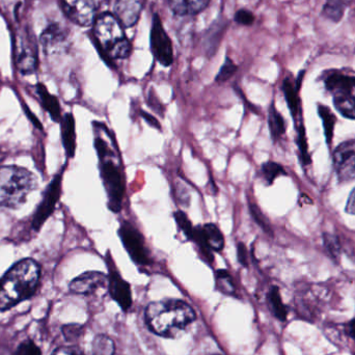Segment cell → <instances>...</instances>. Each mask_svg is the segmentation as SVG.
Returning <instances> with one entry per match:
<instances>
[{"mask_svg": "<svg viewBox=\"0 0 355 355\" xmlns=\"http://www.w3.org/2000/svg\"><path fill=\"white\" fill-rule=\"evenodd\" d=\"M194 320L196 313L182 300H166L152 302L146 310L148 327L160 337H180Z\"/></svg>", "mask_w": 355, "mask_h": 355, "instance_id": "1", "label": "cell"}, {"mask_svg": "<svg viewBox=\"0 0 355 355\" xmlns=\"http://www.w3.org/2000/svg\"><path fill=\"white\" fill-rule=\"evenodd\" d=\"M41 269L33 259L16 263L0 279V311L12 309L31 297L39 285Z\"/></svg>", "mask_w": 355, "mask_h": 355, "instance_id": "2", "label": "cell"}, {"mask_svg": "<svg viewBox=\"0 0 355 355\" xmlns=\"http://www.w3.org/2000/svg\"><path fill=\"white\" fill-rule=\"evenodd\" d=\"M95 149L100 162V174L107 193L108 208L112 212L120 213L125 196V180L119 158V151L114 152L105 139L97 135Z\"/></svg>", "mask_w": 355, "mask_h": 355, "instance_id": "3", "label": "cell"}, {"mask_svg": "<svg viewBox=\"0 0 355 355\" xmlns=\"http://www.w3.org/2000/svg\"><path fill=\"white\" fill-rule=\"evenodd\" d=\"M94 35L100 49L110 60H125L132 51V45L126 37L124 26L110 12H104L96 18Z\"/></svg>", "mask_w": 355, "mask_h": 355, "instance_id": "4", "label": "cell"}, {"mask_svg": "<svg viewBox=\"0 0 355 355\" xmlns=\"http://www.w3.org/2000/svg\"><path fill=\"white\" fill-rule=\"evenodd\" d=\"M35 188L37 179L26 168L15 166L0 168V207L19 208Z\"/></svg>", "mask_w": 355, "mask_h": 355, "instance_id": "5", "label": "cell"}, {"mask_svg": "<svg viewBox=\"0 0 355 355\" xmlns=\"http://www.w3.org/2000/svg\"><path fill=\"white\" fill-rule=\"evenodd\" d=\"M118 233L123 246L135 264L139 266L152 264L151 254L146 244L145 237L131 221H121Z\"/></svg>", "mask_w": 355, "mask_h": 355, "instance_id": "6", "label": "cell"}, {"mask_svg": "<svg viewBox=\"0 0 355 355\" xmlns=\"http://www.w3.org/2000/svg\"><path fill=\"white\" fill-rule=\"evenodd\" d=\"M198 248L205 262L209 265L214 263L213 252H223L225 248V237L223 232L215 223H205L202 225L194 227L191 240Z\"/></svg>", "mask_w": 355, "mask_h": 355, "instance_id": "7", "label": "cell"}, {"mask_svg": "<svg viewBox=\"0 0 355 355\" xmlns=\"http://www.w3.org/2000/svg\"><path fill=\"white\" fill-rule=\"evenodd\" d=\"M151 48L154 58L164 67L172 66L174 62V50L170 37L166 33L162 19L154 15L151 31Z\"/></svg>", "mask_w": 355, "mask_h": 355, "instance_id": "8", "label": "cell"}, {"mask_svg": "<svg viewBox=\"0 0 355 355\" xmlns=\"http://www.w3.org/2000/svg\"><path fill=\"white\" fill-rule=\"evenodd\" d=\"M106 264L108 267V290L112 300L118 302L124 311L129 310L132 304V292L128 282L123 279L116 270V265L110 252L106 254Z\"/></svg>", "mask_w": 355, "mask_h": 355, "instance_id": "9", "label": "cell"}, {"mask_svg": "<svg viewBox=\"0 0 355 355\" xmlns=\"http://www.w3.org/2000/svg\"><path fill=\"white\" fill-rule=\"evenodd\" d=\"M37 46L31 31H24L16 46V66L22 74H31L37 69Z\"/></svg>", "mask_w": 355, "mask_h": 355, "instance_id": "10", "label": "cell"}, {"mask_svg": "<svg viewBox=\"0 0 355 355\" xmlns=\"http://www.w3.org/2000/svg\"><path fill=\"white\" fill-rule=\"evenodd\" d=\"M62 8L64 15L79 26H91L95 22V0H62Z\"/></svg>", "mask_w": 355, "mask_h": 355, "instance_id": "11", "label": "cell"}, {"mask_svg": "<svg viewBox=\"0 0 355 355\" xmlns=\"http://www.w3.org/2000/svg\"><path fill=\"white\" fill-rule=\"evenodd\" d=\"M60 193H62V175H58L48 185L45 193H44L43 200L33 216V229L37 231L40 230L43 223L47 220L48 217L52 214L58 200H60Z\"/></svg>", "mask_w": 355, "mask_h": 355, "instance_id": "12", "label": "cell"}, {"mask_svg": "<svg viewBox=\"0 0 355 355\" xmlns=\"http://www.w3.org/2000/svg\"><path fill=\"white\" fill-rule=\"evenodd\" d=\"M334 166L341 181L355 178V141L341 144L334 152Z\"/></svg>", "mask_w": 355, "mask_h": 355, "instance_id": "13", "label": "cell"}, {"mask_svg": "<svg viewBox=\"0 0 355 355\" xmlns=\"http://www.w3.org/2000/svg\"><path fill=\"white\" fill-rule=\"evenodd\" d=\"M106 287H108L107 275L100 271H87L71 282L70 291L79 295H89Z\"/></svg>", "mask_w": 355, "mask_h": 355, "instance_id": "14", "label": "cell"}, {"mask_svg": "<svg viewBox=\"0 0 355 355\" xmlns=\"http://www.w3.org/2000/svg\"><path fill=\"white\" fill-rule=\"evenodd\" d=\"M144 0H116L114 16L124 27H133L141 18Z\"/></svg>", "mask_w": 355, "mask_h": 355, "instance_id": "15", "label": "cell"}, {"mask_svg": "<svg viewBox=\"0 0 355 355\" xmlns=\"http://www.w3.org/2000/svg\"><path fill=\"white\" fill-rule=\"evenodd\" d=\"M66 29L60 23H51L43 31L41 35V43L44 51L47 54L56 53L62 51L67 42Z\"/></svg>", "mask_w": 355, "mask_h": 355, "instance_id": "16", "label": "cell"}, {"mask_svg": "<svg viewBox=\"0 0 355 355\" xmlns=\"http://www.w3.org/2000/svg\"><path fill=\"white\" fill-rule=\"evenodd\" d=\"M62 139L64 151L69 158H73L76 152V125L72 114H66L62 118Z\"/></svg>", "mask_w": 355, "mask_h": 355, "instance_id": "17", "label": "cell"}, {"mask_svg": "<svg viewBox=\"0 0 355 355\" xmlns=\"http://www.w3.org/2000/svg\"><path fill=\"white\" fill-rule=\"evenodd\" d=\"M210 0H168L171 10L178 16H193L202 12Z\"/></svg>", "mask_w": 355, "mask_h": 355, "instance_id": "18", "label": "cell"}, {"mask_svg": "<svg viewBox=\"0 0 355 355\" xmlns=\"http://www.w3.org/2000/svg\"><path fill=\"white\" fill-rule=\"evenodd\" d=\"M35 91L41 100L42 105L50 114L52 120L54 122H60L62 121V108H60L58 98L51 95L46 89L45 85H41V83L37 85Z\"/></svg>", "mask_w": 355, "mask_h": 355, "instance_id": "19", "label": "cell"}, {"mask_svg": "<svg viewBox=\"0 0 355 355\" xmlns=\"http://www.w3.org/2000/svg\"><path fill=\"white\" fill-rule=\"evenodd\" d=\"M355 85V76L341 74V73H331L325 79V87L331 93L346 91Z\"/></svg>", "mask_w": 355, "mask_h": 355, "instance_id": "20", "label": "cell"}, {"mask_svg": "<svg viewBox=\"0 0 355 355\" xmlns=\"http://www.w3.org/2000/svg\"><path fill=\"white\" fill-rule=\"evenodd\" d=\"M268 127L273 141H279L286 132V123L283 116L275 108V104H271L268 110Z\"/></svg>", "mask_w": 355, "mask_h": 355, "instance_id": "21", "label": "cell"}, {"mask_svg": "<svg viewBox=\"0 0 355 355\" xmlns=\"http://www.w3.org/2000/svg\"><path fill=\"white\" fill-rule=\"evenodd\" d=\"M348 0H325L322 8V16L335 23H339L343 19Z\"/></svg>", "mask_w": 355, "mask_h": 355, "instance_id": "22", "label": "cell"}, {"mask_svg": "<svg viewBox=\"0 0 355 355\" xmlns=\"http://www.w3.org/2000/svg\"><path fill=\"white\" fill-rule=\"evenodd\" d=\"M283 92L285 95L286 101H287L288 107L291 112L294 119L300 114V97H298V91L296 85L292 83L291 79L286 78L283 83Z\"/></svg>", "mask_w": 355, "mask_h": 355, "instance_id": "23", "label": "cell"}, {"mask_svg": "<svg viewBox=\"0 0 355 355\" xmlns=\"http://www.w3.org/2000/svg\"><path fill=\"white\" fill-rule=\"evenodd\" d=\"M268 302L270 306L271 312L275 315V318L284 322L287 320L288 308L282 300L281 292L277 287H272L268 293Z\"/></svg>", "mask_w": 355, "mask_h": 355, "instance_id": "24", "label": "cell"}, {"mask_svg": "<svg viewBox=\"0 0 355 355\" xmlns=\"http://www.w3.org/2000/svg\"><path fill=\"white\" fill-rule=\"evenodd\" d=\"M318 112L321 120H322L323 127H324L327 144H331L333 141L334 131H335L336 120L337 119L327 106L319 105Z\"/></svg>", "mask_w": 355, "mask_h": 355, "instance_id": "25", "label": "cell"}, {"mask_svg": "<svg viewBox=\"0 0 355 355\" xmlns=\"http://www.w3.org/2000/svg\"><path fill=\"white\" fill-rule=\"evenodd\" d=\"M215 281H216L217 289L225 295H233L236 291L235 284L233 277L230 275L229 271L225 269H218L215 273Z\"/></svg>", "mask_w": 355, "mask_h": 355, "instance_id": "26", "label": "cell"}, {"mask_svg": "<svg viewBox=\"0 0 355 355\" xmlns=\"http://www.w3.org/2000/svg\"><path fill=\"white\" fill-rule=\"evenodd\" d=\"M116 352L114 341L105 335H99L93 342V355H114Z\"/></svg>", "mask_w": 355, "mask_h": 355, "instance_id": "27", "label": "cell"}, {"mask_svg": "<svg viewBox=\"0 0 355 355\" xmlns=\"http://www.w3.org/2000/svg\"><path fill=\"white\" fill-rule=\"evenodd\" d=\"M263 179L268 185L273 184L277 178L286 175L285 168L275 162H267L261 166Z\"/></svg>", "mask_w": 355, "mask_h": 355, "instance_id": "28", "label": "cell"}, {"mask_svg": "<svg viewBox=\"0 0 355 355\" xmlns=\"http://www.w3.org/2000/svg\"><path fill=\"white\" fill-rule=\"evenodd\" d=\"M248 210H250V216L254 219V223H256L265 233L272 236L273 232L272 229H271L270 223L267 220L266 216L263 214L262 210L252 202H250V204H248Z\"/></svg>", "mask_w": 355, "mask_h": 355, "instance_id": "29", "label": "cell"}, {"mask_svg": "<svg viewBox=\"0 0 355 355\" xmlns=\"http://www.w3.org/2000/svg\"><path fill=\"white\" fill-rule=\"evenodd\" d=\"M174 217L180 231L185 235L188 240H191L194 227L190 219L188 218L187 214L184 211L179 210L174 213Z\"/></svg>", "mask_w": 355, "mask_h": 355, "instance_id": "30", "label": "cell"}, {"mask_svg": "<svg viewBox=\"0 0 355 355\" xmlns=\"http://www.w3.org/2000/svg\"><path fill=\"white\" fill-rule=\"evenodd\" d=\"M238 67L233 60L230 58H225V62H223V66H221L220 70H219L218 74L215 77V81L216 83H225V81L231 79L232 77L235 75V73L237 72Z\"/></svg>", "mask_w": 355, "mask_h": 355, "instance_id": "31", "label": "cell"}, {"mask_svg": "<svg viewBox=\"0 0 355 355\" xmlns=\"http://www.w3.org/2000/svg\"><path fill=\"white\" fill-rule=\"evenodd\" d=\"M297 145L300 148V157L304 164H311L310 154H309L308 141H306V130L304 125L300 123L297 128Z\"/></svg>", "mask_w": 355, "mask_h": 355, "instance_id": "32", "label": "cell"}, {"mask_svg": "<svg viewBox=\"0 0 355 355\" xmlns=\"http://www.w3.org/2000/svg\"><path fill=\"white\" fill-rule=\"evenodd\" d=\"M323 240H324L325 250L329 252L331 258H333L334 260H339L340 254H341V245H340L339 239L331 234H324Z\"/></svg>", "mask_w": 355, "mask_h": 355, "instance_id": "33", "label": "cell"}, {"mask_svg": "<svg viewBox=\"0 0 355 355\" xmlns=\"http://www.w3.org/2000/svg\"><path fill=\"white\" fill-rule=\"evenodd\" d=\"M148 105L158 116H164L166 107H164V104L160 101L159 98H158V96L156 95L154 91H150L149 95H148Z\"/></svg>", "mask_w": 355, "mask_h": 355, "instance_id": "34", "label": "cell"}, {"mask_svg": "<svg viewBox=\"0 0 355 355\" xmlns=\"http://www.w3.org/2000/svg\"><path fill=\"white\" fill-rule=\"evenodd\" d=\"M235 21L238 24L250 26L254 22V15L248 10H239L236 12Z\"/></svg>", "mask_w": 355, "mask_h": 355, "instance_id": "35", "label": "cell"}, {"mask_svg": "<svg viewBox=\"0 0 355 355\" xmlns=\"http://www.w3.org/2000/svg\"><path fill=\"white\" fill-rule=\"evenodd\" d=\"M16 355H41V352L33 342L26 341L19 346Z\"/></svg>", "mask_w": 355, "mask_h": 355, "instance_id": "36", "label": "cell"}, {"mask_svg": "<svg viewBox=\"0 0 355 355\" xmlns=\"http://www.w3.org/2000/svg\"><path fill=\"white\" fill-rule=\"evenodd\" d=\"M139 116L144 119L146 123L149 125L152 128L157 129L158 131H162V124L154 116L153 114H149V112H145V110H139Z\"/></svg>", "mask_w": 355, "mask_h": 355, "instance_id": "37", "label": "cell"}, {"mask_svg": "<svg viewBox=\"0 0 355 355\" xmlns=\"http://www.w3.org/2000/svg\"><path fill=\"white\" fill-rule=\"evenodd\" d=\"M238 262L243 267H248V250L243 242L237 244Z\"/></svg>", "mask_w": 355, "mask_h": 355, "instance_id": "38", "label": "cell"}, {"mask_svg": "<svg viewBox=\"0 0 355 355\" xmlns=\"http://www.w3.org/2000/svg\"><path fill=\"white\" fill-rule=\"evenodd\" d=\"M52 355H83L76 348L73 347H60L56 349Z\"/></svg>", "mask_w": 355, "mask_h": 355, "instance_id": "39", "label": "cell"}, {"mask_svg": "<svg viewBox=\"0 0 355 355\" xmlns=\"http://www.w3.org/2000/svg\"><path fill=\"white\" fill-rule=\"evenodd\" d=\"M346 211L350 213V214L355 215V189L350 194L349 198H348Z\"/></svg>", "mask_w": 355, "mask_h": 355, "instance_id": "40", "label": "cell"}, {"mask_svg": "<svg viewBox=\"0 0 355 355\" xmlns=\"http://www.w3.org/2000/svg\"><path fill=\"white\" fill-rule=\"evenodd\" d=\"M347 334L355 341V317L347 324Z\"/></svg>", "mask_w": 355, "mask_h": 355, "instance_id": "41", "label": "cell"}, {"mask_svg": "<svg viewBox=\"0 0 355 355\" xmlns=\"http://www.w3.org/2000/svg\"><path fill=\"white\" fill-rule=\"evenodd\" d=\"M352 96H354V99L355 102V87H354V89H352Z\"/></svg>", "mask_w": 355, "mask_h": 355, "instance_id": "42", "label": "cell"}]
</instances>
